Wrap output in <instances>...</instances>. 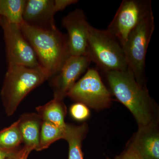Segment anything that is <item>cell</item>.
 I'll return each mask as SVG.
<instances>
[{
    "label": "cell",
    "instance_id": "1",
    "mask_svg": "<svg viewBox=\"0 0 159 159\" xmlns=\"http://www.w3.org/2000/svg\"><path fill=\"white\" fill-rule=\"evenodd\" d=\"M113 94L134 117L139 128L157 123V107L146 87L139 84L128 70L105 73Z\"/></svg>",
    "mask_w": 159,
    "mask_h": 159
},
{
    "label": "cell",
    "instance_id": "2",
    "mask_svg": "<svg viewBox=\"0 0 159 159\" xmlns=\"http://www.w3.org/2000/svg\"><path fill=\"white\" fill-rule=\"evenodd\" d=\"M20 27L36 54L39 66L50 78L56 75L70 56L67 34L61 33L57 28H36L24 22Z\"/></svg>",
    "mask_w": 159,
    "mask_h": 159
},
{
    "label": "cell",
    "instance_id": "3",
    "mask_svg": "<svg viewBox=\"0 0 159 159\" xmlns=\"http://www.w3.org/2000/svg\"><path fill=\"white\" fill-rule=\"evenodd\" d=\"M49 78L40 66H8L1 93L7 116H12L27 95Z\"/></svg>",
    "mask_w": 159,
    "mask_h": 159
},
{
    "label": "cell",
    "instance_id": "4",
    "mask_svg": "<svg viewBox=\"0 0 159 159\" xmlns=\"http://www.w3.org/2000/svg\"><path fill=\"white\" fill-rule=\"evenodd\" d=\"M86 56L105 73L128 69L125 53L118 40L107 30L96 29L91 25L88 32Z\"/></svg>",
    "mask_w": 159,
    "mask_h": 159
},
{
    "label": "cell",
    "instance_id": "5",
    "mask_svg": "<svg viewBox=\"0 0 159 159\" xmlns=\"http://www.w3.org/2000/svg\"><path fill=\"white\" fill-rule=\"evenodd\" d=\"M154 28V18L152 10L129 33L122 47L128 70L134 74L137 82L145 87V59Z\"/></svg>",
    "mask_w": 159,
    "mask_h": 159
},
{
    "label": "cell",
    "instance_id": "6",
    "mask_svg": "<svg viewBox=\"0 0 159 159\" xmlns=\"http://www.w3.org/2000/svg\"><path fill=\"white\" fill-rule=\"evenodd\" d=\"M70 98L88 107L100 110L107 108L112 102L111 94L102 82L99 72L88 68L67 94Z\"/></svg>",
    "mask_w": 159,
    "mask_h": 159
},
{
    "label": "cell",
    "instance_id": "7",
    "mask_svg": "<svg viewBox=\"0 0 159 159\" xmlns=\"http://www.w3.org/2000/svg\"><path fill=\"white\" fill-rule=\"evenodd\" d=\"M152 10L150 0H124L106 30L123 47L129 33Z\"/></svg>",
    "mask_w": 159,
    "mask_h": 159
},
{
    "label": "cell",
    "instance_id": "8",
    "mask_svg": "<svg viewBox=\"0 0 159 159\" xmlns=\"http://www.w3.org/2000/svg\"><path fill=\"white\" fill-rule=\"evenodd\" d=\"M8 66H39L36 54L24 36L20 25L9 23L2 18Z\"/></svg>",
    "mask_w": 159,
    "mask_h": 159
},
{
    "label": "cell",
    "instance_id": "9",
    "mask_svg": "<svg viewBox=\"0 0 159 159\" xmlns=\"http://www.w3.org/2000/svg\"><path fill=\"white\" fill-rule=\"evenodd\" d=\"M77 2L76 0H28L26 1L23 22L42 29L57 28L54 21L55 13Z\"/></svg>",
    "mask_w": 159,
    "mask_h": 159
},
{
    "label": "cell",
    "instance_id": "10",
    "mask_svg": "<svg viewBox=\"0 0 159 159\" xmlns=\"http://www.w3.org/2000/svg\"><path fill=\"white\" fill-rule=\"evenodd\" d=\"M91 61L87 56H70L57 74L51 77L54 99L63 100Z\"/></svg>",
    "mask_w": 159,
    "mask_h": 159
},
{
    "label": "cell",
    "instance_id": "11",
    "mask_svg": "<svg viewBox=\"0 0 159 159\" xmlns=\"http://www.w3.org/2000/svg\"><path fill=\"white\" fill-rule=\"evenodd\" d=\"M83 10L77 9L62 20V25L67 31L70 56H86L88 32L90 26Z\"/></svg>",
    "mask_w": 159,
    "mask_h": 159
},
{
    "label": "cell",
    "instance_id": "12",
    "mask_svg": "<svg viewBox=\"0 0 159 159\" xmlns=\"http://www.w3.org/2000/svg\"><path fill=\"white\" fill-rule=\"evenodd\" d=\"M158 123L139 128L129 143L144 159H159Z\"/></svg>",
    "mask_w": 159,
    "mask_h": 159
},
{
    "label": "cell",
    "instance_id": "13",
    "mask_svg": "<svg viewBox=\"0 0 159 159\" xmlns=\"http://www.w3.org/2000/svg\"><path fill=\"white\" fill-rule=\"evenodd\" d=\"M43 120L35 113L25 114L18 120L25 146L36 150L39 144Z\"/></svg>",
    "mask_w": 159,
    "mask_h": 159
},
{
    "label": "cell",
    "instance_id": "14",
    "mask_svg": "<svg viewBox=\"0 0 159 159\" xmlns=\"http://www.w3.org/2000/svg\"><path fill=\"white\" fill-rule=\"evenodd\" d=\"M88 131L86 123L79 125L66 124L63 139L68 143V159H84L82 143Z\"/></svg>",
    "mask_w": 159,
    "mask_h": 159
},
{
    "label": "cell",
    "instance_id": "15",
    "mask_svg": "<svg viewBox=\"0 0 159 159\" xmlns=\"http://www.w3.org/2000/svg\"><path fill=\"white\" fill-rule=\"evenodd\" d=\"M36 110L43 121L65 129L66 123L65 122V118L67 110L63 100L53 99L45 105L38 107Z\"/></svg>",
    "mask_w": 159,
    "mask_h": 159
},
{
    "label": "cell",
    "instance_id": "16",
    "mask_svg": "<svg viewBox=\"0 0 159 159\" xmlns=\"http://www.w3.org/2000/svg\"><path fill=\"white\" fill-rule=\"evenodd\" d=\"M25 0H0V17L9 23L20 25L25 7Z\"/></svg>",
    "mask_w": 159,
    "mask_h": 159
},
{
    "label": "cell",
    "instance_id": "17",
    "mask_svg": "<svg viewBox=\"0 0 159 159\" xmlns=\"http://www.w3.org/2000/svg\"><path fill=\"white\" fill-rule=\"evenodd\" d=\"M65 129L50 122L43 121L39 144L36 150L39 151L48 148L54 142L63 139Z\"/></svg>",
    "mask_w": 159,
    "mask_h": 159
},
{
    "label": "cell",
    "instance_id": "18",
    "mask_svg": "<svg viewBox=\"0 0 159 159\" xmlns=\"http://www.w3.org/2000/svg\"><path fill=\"white\" fill-rule=\"evenodd\" d=\"M23 142L18 120L0 131V148L8 150L16 149Z\"/></svg>",
    "mask_w": 159,
    "mask_h": 159
},
{
    "label": "cell",
    "instance_id": "19",
    "mask_svg": "<svg viewBox=\"0 0 159 159\" xmlns=\"http://www.w3.org/2000/svg\"><path fill=\"white\" fill-rule=\"evenodd\" d=\"M70 111L71 116L77 121H84L90 116L88 107L81 102H77L71 106Z\"/></svg>",
    "mask_w": 159,
    "mask_h": 159
},
{
    "label": "cell",
    "instance_id": "20",
    "mask_svg": "<svg viewBox=\"0 0 159 159\" xmlns=\"http://www.w3.org/2000/svg\"><path fill=\"white\" fill-rule=\"evenodd\" d=\"M116 159H144L142 156L137 151L133 146L129 144L125 150Z\"/></svg>",
    "mask_w": 159,
    "mask_h": 159
},
{
    "label": "cell",
    "instance_id": "21",
    "mask_svg": "<svg viewBox=\"0 0 159 159\" xmlns=\"http://www.w3.org/2000/svg\"><path fill=\"white\" fill-rule=\"evenodd\" d=\"M19 151L8 150L0 148V159H6L10 157L15 156Z\"/></svg>",
    "mask_w": 159,
    "mask_h": 159
},
{
    "label": "cell",
    "instance_id": "22",
    "mask_svg": "<svg viewBox=\"0 0 159 159\" xmlns=\"http://www.w3.org/2000/svg\"><path fill=\"white\" fill-rule=\"evenodd\" d=\"M32 150H33L31 148H28V147L25 146V147L19 151L16 159H28L29 154Z\"/></svg>",
    "mask_w": 159,
    "mask_h": 159
},
{
    "label": "cell",
    "instance_id": "23",
    "mask_svg": "<svg viewBox=\"0 0 159 159\" xmlns=\"http://www.w3.org/2000/svg\"><path fill=\"white\" fill-rule=\"evenodd\" d=\"M17 154H16V156L14 157H10L6 159H16V156H17Z\"/></svg>",
    "mask_w": 159,
    "mask_h": 159
},
{
    "label": "cell",
    "instance_id": "24",
    "mask_svg": "<svg viewBox=\"0 0 159 159\" xmlns=\"http://www.w3.org/2000/svg\"><path fill=\"white\" fill-rule=\"evenodd\" d=\"M1 21H2V17H0V24H1Z\"/></svg>",
    "mask_w": 159,
    "mask_h": 159
},
{
    "label": "cell",
    "instance_id": "25",
    "mask_svg": "<svg viewBox=\"0 0 159 159\" xmlns=\"http://www.w3.org/2000/svg\"><path fill=\"white\" fill-rule=\"evenodd\" d=\"M107 159H110L109 158H107Z\"/></svg>",
    "mask_w": 159,
    "mask_h": 159
}]
</instances>
